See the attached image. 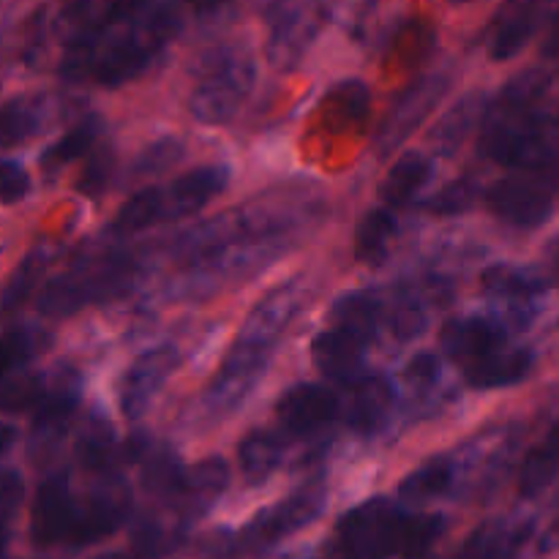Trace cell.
I'll use <instances>...</instances> for the list:
<instances>
[{
  "label": "cell",
  "instance_id": "1",
  "mask_svg": "<svg viewBox=\"0 0 559 559\" xmlns=\"http://www.w3.org/2000/svg\"><path fill=\"white\" fill-rule=\"evenodd\" d=\"M304 306L306 282L300 276L276 284L271 293H265V298L249 311L227 358L222 360L216 377L205 388V396H202L205 413H211L213 418L229 415L251 396L257 382L265 377L271 366L278 338L287 333Z\"/></svg>",
  "mask_w": 559,
  "mask_h": 559
},
{
  "label": "cell",
  "instance_id": "2",
  "mask_svg": "<svg viewBox=\"0 0 559 559\" xmlns=\"http://www.w3.org/2000/svg\"><path fill=\"white\" fill-rule=\"evenodd\" d=\"M120 27H123V33L118 38L104 41V49L96 63V74H93L98 85L104 87H118L140 76L153 60V55L178 33L180 14L173 0H158L145 14H140L129 25Z\"/></svg>",
  "mask_w": 559,
  "mask_h": 559
},
{
  "label": "cell",
  "instance_id": "3",
  "mask_svg": "<svg viewBox=\"0 0 559 559\" xmlns=\"http://www.w3.org/2000/svg\"><path fill=\"white\" fill-rule=\"evenodd\" d=\"M257 82V63L246 52H222V58L211 66L205 80L194 87L189 98V109L200 123L218 126L227 123L240 104L249 98Z\"/></svg>",
  "mask_w": 559,
  "mask_h": 559
},
{
  "label": "cell",
  "instance_id": "4",
  "mask_svg": "<svg viewBox=\"0 0 559 559\" xmlns=\"http://www.w3.org/2000/svg\"><path fill=\"white\" fill-rule=\"evenodd\" d=\"M404 513L393 502H364L338 524V544L344 559H388L402 551Z\"/></svg>",
  "mask_w": 559,
  "mask_h": 559
},
{
  "label": "cell",
  "instance_id": "5",
  "mask_svg": "<svg viewBox=\"0 0 559 559\" xmlns=\"http://www.w3.org/2000/svg\"><path fill=\"white\" fill-rule=\"evenodd\" d=\"M484 153L502 167H538L549 156V145L538 120L530 115L489 112L484 131Z\"/></svg>",
  "mask_w": 559,
  "mask_h": 559
},
{
  "label": "cell",
  "instance_id": "6",
  "mask_svg": "<svg viewBox=\"0 0 559 559\" xmlns=\"http://www.w3.org/2000/svg\"><path fill=\"white\" fill-rule=\"evenodd\" d=\"M451 87V76L448 74H431L409 85L402 96L393 102L388 115L382 118L380 129H377L374 145L380 156L393 153V147L402 145L420 123L431 115V109L442 102V96Z\"/></svg>",
  "mask_w": 559,
  "mask_h": 559
},
{
  "label": "cell",
  "instance_id": "7",
  "mask_svg": "<svg viewBox=\"0 0 559 559\" xmlns=\"http://www.w3.org/2000/svg\"><path fill=\"white\" fill-rule=\"evenodd\" d=\"M325 497L328 495L322 480L304 486V489L295 491L293 497H287L284 502H278V506L260 513V516L246 527L243 546L246 549H265V546L298 533L300 527H306V524H311L320 516L322 508H325Z\"/></svg>",
  "mask_w": 559,
  "mask_h": 559
},
{
  "label": "cell",
  "instance_id": "8",
  "mask_svg": "<svg viewBox=\"0 0 559 559\" xmlns=\"http://www.w3.org/2000/svg\"><path fill=\"white\" fill-rule=\"evenodd\" d=\"M178 360L180 355L173 344H162V347L142 353L120 380V413L129 420L142 418L164 388V382L169 380V374L178 369Z\"/></svg>",
  "mask_w": 559,
  "mask_h": 559
},
{
  "label": "cell",
  "instance_id": "9",
  "mask_svg": "<svg viewBox=\"0 0 559 559\" xmlns=\"http://www.w3.org/2000/svg\"><path fill=\"white\" fill-rule=\"evenodd\" d=\"M131 511V491L118 475L104 473L102 484L91 491L85 508H80L76 516V527L71 533V540L80 546L96 544V540L107 538L109 533L126 522Z\"/></svg>",
  "mask_w": 559,
  "mask_h": 559
},
{
  "label": "cell",
  "instance_id": "10",
  "mask_svg": "<svg viewBox=\"0 0 559 559\" xmlns=\"http://www.w3.org/2000/svg\"><path fill=\"white\" fill-rule=\"evenodd\" d=\"M80 516L74 495L66 475H49L38 486L36 502L31 511V535L38 546H55L60 540L71 538Z\"/></svg>",
  "mask_w": 559,
  "mask_h": 559
},
{
  "label": "cell",
  "instance_id": "11",
  "mask_svg": "<svg viewBox=\"0 0 559 559\" xmlns=\"http://www.w3.org/2000/svg\"><path fill=\"white\" fill-rule=\"evenodd\" d=\"M486 205L513 227H540L551 216V194L538 183L522 178L497 180L486 191Z\"/></svg>",
  "mask_w": 559,
  "mask_h": 559
},
{
  "label": "cell",
  "instance_id": "12",
  "mask_svg": "<svg viewBox=\"0 0 559 559\" xmlns=\"http://www.w3.org/2000/svg\"><path fill=\"white\" fill-rule=\"evenodd\" d=\"M271 20V41H267V60L276 69H295L314 38L317 25L306 14L298 0H276L267 14Z\"/></svg>",
  "mask_w": 559,
  "mask_h": 559
},
{
  "label": "cell",
  "instance_id": "13",
  "mask_svg": "<svg viewBox=\"0 0 559 559\" xmlns=\"http://www.w3.org/2000/svg\"><path fill=\"white\" fill-rule=\"evenodd\" d=\"M278 420L295 437H306L320 431L338 415V399L331 388L300 382L278 399Z\"/></svg>",
  "mask_w": 559,
  "mask_h": 559
},
{
  "label": "cell",
  "instance_id": "14",
  "mask_svg": "<svg viewBox=\"0 0 559 559\" xmlns=\"http://www.w3.org/2000/svg\"><path fill=\"white\" fill-rule=\"evenodd\" d=\"M80 402V377L69 366H60L52 374L44 377V393L38 407L33 409V429L36 437H44V442L52 437L63 435L71 413Z\"/></svg>",
  "mask_w": 559,
  "mask_h": 559
},
{
  "label": "cell",
  "instance_id": "15",
  "mask_svg": "<svg viewBox=\"0 0 559 559\" xmlns=\"http://www.w3.org/2000/svg\"><path fill=\"white\" fill-rule=\"evenodd\" d=\"M364 353L366 344L355 338L353 333L342 331V328L322 331L311 342V360H314V366L320 369L322 377L336 382L358 380L360 369H364Z\"/></svg>",
  "mask_w": 559,
  "mask_h": 559
},
{
  "label": "cell",
  "instance_id": "16",
  "mask_svg": "<svg viewBox=\"0 0 559 559\" xmlns=\"http://www.w3.org/2000/svg\"><path fill=\"white\" fill-rule=\"evenodd\" d=\"M227 180H229V169L218 167V164L191 169V173L180 175L178 180L169 183V189H164V197H167V222L169 218L200 213L213 197L222 194Z\"/></svg>",
  "mask_w": 559,
  "mask_h": 559
},
{
  "label": "cell",
  "instance_id": "17",
  "mask_svg": "<svg viewBox=\"0 0 559 559\" xmlns=\"http://www.w3.org/2000/svg\"><path fill=\"white\" fill-rule=\"evenodd\" d=\"M442 347L451 358L456 360H478L484 355L497 353L506 344V333L497 322L484 320V317H459V320H448L442 325Z\"/></svg>",
  "mask_w": 559,
  "mask_h": 559
},
{
  "label": "cell",
  "instance_id": "18",
  "mask_svg": "<svg viewBox=\"0 0 559 559\" xmlns=\"http://www.w3.org/2000/svg\"><path fill=\"white\" fill-rule=\"evenodd\" d=\"M489 118V102L484 93L473 91L459 98L431 129L429 142L440 156H453L467 142V136L478 129V123Z\"/></svg>",
  "mask_w": 559,
  "mask_h": 559
},
{
  "label": "cell",
  "instance_id": "19",
  "mask_svg": "<svg viewBox=\"0 0 559 559\" xmlns=\"http://www.w3.org/2000/svg\"><path fill=\"white\" fill-rule=\"evenodd\" d=\"M533 369V353L530 349H497L484 355L467 366V382L478 391H495L522 382Z\"/></svg>",
  "mask_w": 559,
  "mask_h": 559
},
{
  "label": "cell",
  "instance_id": "20",
  "mask_svg": "<svg viewBox=\"0 0 559 559\" xmlns=\"http://www.w3.org/2000/svg\"><path fill=\"white\" fill-rule=\"evenodd\" d=\"M393 409V388L385 377H364L355 382L349 396L347 424L358 435H374Z\"/></svg>",
  "mask_w": 559,
  "mask_h": 559
},
{
  "label": "cell",
  "instance_id": "21",
  "mask_svg": "<svg viewBox=\"0 0 559 559\" xmlns=\"http://www.w3.org/2000/svg\"><path fill=\"white\" fill-rule=\"evenodd\" d=\"M229 484V467L224 459L211 456L205 462L197 464L194 469L186 473V484L178 495V508L189 516H197V513L207 511L218 497L224 495Z\"/></svg>",
  "mask_w": 559,
  "mask_h": 559
},
{
  "label": "cell",
  "instance_id": "22",
  "mask_svg": "<svg viewBox=\"0 0 559 559\" xmlns=\"http://www.w3.org/2000/svg\"><path fill=\"white\" fill-rule=\"evenodd\" d=\"M96 304L93 300V289H91V278H87L85 267L82 262L76 267H71L69 273L63 276L52 278V282L44 287L41 298H38V311L49 320H63V317L76 314L82 306Z\"/></svg>",
  "mask_w": 559,
  "mask_h": 559
},
{
  "label": "cell",
  "instance_id": "23",
  "mask_svg": "<svg viewBox=\"0 0 559 559\" xmlns=\"http://www.w3.org/2000/svg\"><path fill=\"white\" fill-rule=\"evenodd\" d=\"M331 320L336 322V328L353 333L355 338H360L364 344H369L377 336L382 322V304L377 295L364 293H344L338 295L336 304H333Z\"/></svg>",
  "mask_w": 559,
  "mask_h": 559
},
{
  "label": "cell",
  "instance_id": "24",
  "mask_svg": "<svg viewBox=\"0 0 559 559\" xmlns=\"http://www.w3.org/2000/svg\"><path fill=\"white\" fill-rule=\"evenodd\" d=\"M535 27H538V9L533 0H522L513 3L506 14H500V25H497L495 36H491L489 55L495 60H511L527 47L533 38Z\"/></svg>",
  "mask_w": 559,
  "mask_h": 559
},
{
  "label": "cell",
  "instance_id": "25",
  "mask_svg": "<svg viewBox=\"0 0 559 559\" xmlns=\"http://www.w3.org/2000/svg\"><path fill=\"white\" fill-rule=\"evenodd\" d=\"M530 530H533V524H513L495 519V522L475 530L464 555L467 559H513L524 540L530 538Z\"/></svg>",
  "mask_w": 559,
  "mask_h": 559
},
{
  "label": "cell",
  "instance_id": "26",
  "mask_svg": "<svg viewBox=\"0 0 559 559\" xmlns=\"http://www.w3.org/2000/svg\"><path fill=\"white\" fill-rule=\"evenodd\" d=\"M284 445L273 431L254 429L240 440L238 445V464L240 473L249 484H265L276 467L282 464Z\"/></svg>",
  "mask_w": 559,
  "mask_h": 559
},
{
  "label": "cell",
  "instance_id": "27",
  "mask_svg": "<svg viewBox=\"0 0 559 559\" xmlns=\"http://www.w3.org/2000/svg\"><path fill=\"white\" fill-rule=\"evenodd\" d=\"M431 178V162L420 153H404L391 169H388L385 180H382V200L391 207H402L415 200L420 189L429 183Z\"/></svg>",
  "mask_w": 559,
  "mask_h": 559
},
{
  "label": "cell",
  "instance_id": "28",
  "mask_svg": "<svg viewBox=\"0 0 559 559\" xmlns=\"http://www.w3.org/2000/svg\"><path fill=\"white\" fill-rule=\"evenodd\" d=\"M158 222H167V197H164V189H142L120 205L109 229H112V235H136Z\"/></svg>",
  "mask_w": 559,
  "mask_h": 559
},
{
  "label": "cell",
  "instance_id": "29",
  "mask_svg": "<svg viewBox=\"0 0 559 559\" xmlns=\"http://www.w3.org/2000/svg\"><path fill=\"white\" fill-rule=\"evenodd\" d=\"M186 473L189 469H183L180 459L169 448H158V451H147L145 462H142V486L153 497L178 500L186 484Z\"/></svg>",
  "mask_w": 559,
  "mask_h": 559
},
{
  "label": "cell",
  "instance_id": "30",
  "mask_svg": "<svg viewBox=\"0 0 559 559\" xmlns=\"http://www.w3.org/2000/svg\"><path fill=\"white\" fill-rule=\"evenodd\" d=\"M453 475H456V469H453L451 459H431V462H426L424 467L413 469V473L402 480L399 495H402L407 502L435 500V497H442L448 489H451Z\"/></svg>",
  "mask_w": 559,
  "mask_h": 559
},
{
  "label": "cell",
  "instance_id": "31",
  "mask_svg": "<svg viewBox=\"0 0 559 559\" xmlns=\"http://www.w3.org/2000/svg\"><path fill=\"white\" fill-rule=\"evenodd\" d=\"M393 233H396V218L391 213L369 211L360 218L358 233H355V257L369 265H380L385 260Z\"/></svg>",
  "mask_w": 559,
  "mask_h": 559
},
{
  "label": "cell",
  "instance_id": "32",
  "mask_svg": "<svg viewBox=\"0 0 559 559\" xmlns=\"http://www.w3.org/2000/svg\"><path fill=\"white\" fill-rule=\"evenodd\" d=\"M484 289L497 298H513L516 304L535 298L538 293H544V278L535 276L533 271H524V267L513 265H495L480 276Z\"/></svg>",
  "mask_w": 559,
  "mask_h": 559
},
{
  "label": "cell",
  "instance_id": "33",
  "mask_svg": "<svg viewBox=\"0 0 559 559\" xmlns=\"http://www.w3.org/2000/svg\"><path fill=\"white\" fill-rule=\"evenodd\" d=\"M546 87H549V76H546L544 71H524V74L513 76V80L508 82L506 91H502L500 98L495 102V107H489V112L530 115L535 104H538V98L546 93Z\"/></svg>",
  "mask_w": 559,
  "mask_h": 559
},
{
  "label": "cell",
  "instance_id": "34",
  "mask_svg": "<svg viewBox=\"0 0 559 559\" xmlns=\"http://www.w3.org/2000/svg\"><path fill=\"white\" fill-rule=\"evenodd\" d=\"M98 131H102V120L98 118L82 120L76 129H71L69 134L60 136L55 145H49L47 151L41 153V167L49 169V173H58L63 164H69V162H74V158L91 153L93 142L98 140Z\"/></svg>",
  "mask_w": 559,
  "mask_h": 559
},
{
  "label": "cell",
  "instance_id": "35",
  "mask_svg": "<svg viewBox=\"0 0 559 559\" xmlns=\"http://www.w3.org/2000/svg\"><path fill=\"white\" fill-rule=\"evenodd\" d=\"M76 456H80L82 467L93 469V473H107L115 462V440L112 429L104 418L93 415L82 429L80 442H76Z\"/></svg>",
  "mask_w": 559,
  "mask_h": 559
},
{
  "label": "cell",
  "instance_id": "36",
  "mask_svg": "<svg viewBox=\"0 0 559 559\" xmlns=\"http://www.w3.org/2000/svg\"><path fill=\"white\" fill-rule=\"evenodd\" d=\"M371 93L360 80H342L328 91L325 109L342 123H358L369 112Z\"/></svg>",
  "mask_w": 559,
  "mask_h": 559
},
{
  "label": "cell",
  "instance_id": "37",
  "mask_svg": "<svg viewBox=\"0 0 559 559\" xmlns=\"http://www.w3.org/2000/svg\"><path fill=\"white\" fill-rule=\"evenodd\" d=\"M557 475H559V459L555 456V451H551L549 445L533 448L522 464L519 489H522V495L527 497V500H533V497H538L540 491H546L551 484H555Z\"/></svg>",
  "mask_w": 559,
  "mask_h": 559
},
{
  "label": "cell",
  "instance_id": "38",
  "mask_svg": "<svg viewBox=\"0 0 559 559\" xmlns=\"http://www.w3.org/2000/svg\"><path fill=\"white\" fill-rule=\"evenodd\" d=\"M44 338L41 333H36L33 328H11L3 336V355H0V366H3V377L16 374V371H25V366L41 349Z\"/></svg>",
  "mask_w": 559,
  "mask_h": 559
},
{
  "label": "cell",
  "instance_id": "39",
  "mask_svg": "<svg viewBox=\"0 0 559 559\" xmlns=\"http://www.w3.org/2000/svg\"><path fill=\"white\" fill-rule=\"evenodd\" d=\"M442 530H445V519L442 516H407L404 519L402 551L399 555L407 559L424 557L435 546V540L440 538Z\"/></svg>",
  "mask_w": 559,
  "mask_h": 559
},
{
  "label": "cell",
  "instance_id": "40",
  "mask_svg": "<svg viewBox=\"0 0 559 559\" xmlns=\"http://www.w3.org/2000/svg\"><path fill=\"white\" fill-rule=\"evenodd\" d=\"M480 186L469 178H459L453 183L442 186L429 202V211L435 216H459V213H467L469 207L478 202Z\"/></svg>",
  "mask_w": 559,
  "mask_h": 559
},
{
  "label": "cell",
  "instance_id": "41",
  "mask_svg": "<svg viewBox=\"0 0 559 559\" xmlns=\"http://www.w3.org/2000/svg\"><path fill=\"white\" fill-rule=\"evenodd\" d=\"M44 393V377L16 371V377H5L3 382V409L5 413H22V409H36Z\"/></svg>",
  "mask_w": 559,
  "mask_h": 559
},
{
  "label": "cell",
  "instance_id": "42",
  "mask_svg": "<svg viewBox=\"0 0 559 559\" xmlns=\"http://www.w3.org/2000/svg\"><path fill=\"white\" fill-rule=\"evenodd\" d=\"M44 271H47V254H41V251H33V254H27L25 260L20 262V267H16L14 276H11L9 287H5V311L16 309V306L33 293V287H36L38 278L44 276Z\"/></svg>",
  "mask_w": 559,
  "mask_h": 559
},
{
  "label": "cell",
  "instance_id": "43",
  "mask_svg": "<svg viewBox=\"0 0 559 559\" xmlns=\"http://www.w3.org/2000/svg\"><path fill=\"white\" fill-rule=\"evenodd\" d=\"M38 129V115L22 98H11L3 107V147H14L20 142H25L27 136H33V131Z\"/></svg>",
  "mask_w": 559,
  "mask_h": 559
},
{
  "label": "cell",
  "instance_id": "44",
  "mask_svg": "<svg viewBox=\"0 0 559 559\" xmlns=\"http://www.w3.org/2000/svg\"><path fill=\"white\" fill-rule=\"evenodd\" d=\"M180 158H183V142L173 140V136H164V140H156L153 145H147L140 156H136L134 173L136 175L164 173V169L175 167Z\"/></svg>",
  "mask_w": 559,
  "mask_h": 559
},
{
  "label": "cell",
  "instance_id": "45",
  "mask_svg": "<svg viewBox=\"0 0 559 559\" xmlns=\"http://www.w3.org/2000/svg\"><path fill=\"white\" fill-rule=\"evenodd\" d=\"M391 328L402 342H409V338L420 336L426 331V314L420 309L418 300L413 298H399L396 309H393Z\"/></svg>",
  "mask_w": 559,
  "mask_h": 559
},
{
  "label": "cell",
  "instance_id": "46",
  "mask_svg": "<svg viewBox=\"0 0 559 559\" xmlns=\"http://www.w3.org/2000/svg\"><path fill=\"white\" fill-rule=\"evenodd\" d=\"M109 175H112V153L93 151L76 186H80V191L85 197H98L104 191V186H107Z\"/></svg>",
  "mask_w": 559,
  "mask_h": 559
},
{
  "label": "cell",
  "instance_id": "47",
  "mask_svg": "<svg viewBox=\"0 0 559 559\" xmlns=\"http://www.w3.org/2000/svg\"><path fill=\"white\" fill-rule=\"evenodd\" d=\"M134 557L136 559H158L167 551V533L162 530V524L153 522V519H142L134 527Z\"/></svg>",
  "mask_w": 559,
  "mask_h": 559
},
{
  "label": "cell",
  "instance_id": "48",
  "mask_svg": "<svg viewBox=\"0 0 559 559\" xmlns=\"http://www.w3.org/2000/svg\"><path fill=\"white\" fill-rule=\"evenodd\" d=\"M158 0H109L104 14L98 16L104 25V31H115L120 25H129L131 20H136L140 14H145L151 5H156Z\"/></svg>",
  "mask_w": 559,
  "mask_h": 559
},
{
  "label": "cell",
  "instance_id": "49",
  "mask_svg": "<svg viewBox=\"0 0 559 559\" xmlns=\"http://www.w3.org/2000/svg\"><path fill=\"white\" fill-rule=\"evenodd\" d=\"M31 189V178H27L25 167L16 162H3L0 164V200L3 205H14Z\"/></svg>",
  "mask_w": 559,
  "mask_h": 559
},
{
  "label": "cell",
  "instance_id": "50",
  "mask_svg": "<svg viewBox=\"0 0 559 559\" xmlns=\"http://www.w3.org/2000/svg\"><path fill=\"white\" fill-rule=\"evenodd\" d=\"M22 478L14 473V469H5L3 478H0V513H3V527L9 530V524L14 522L16 508L22 506Z\"/></svg>",
  "mask_w": 559,
  "mask_h": 559
},
{
  "label": "cell",
  "instance_id": "51",
  "mask_svg": "<svg viewBox=\"0 0 559 559\" xmlns=\"http://www.w3.org/2000/svg\"><path fill=\"white\" fill-rule=\"evenodd\" d=\"M404 377H407L409 385L431 388L437 382V377H440V360L431 353L415 355L407 364V369H404Z\"/></svg>",
  "mask_w": 559,
  "mask_h": 559
},
{
  "label": "cell",
  "instance_id": "52",
  "mask_svg": "<svg viewBox=\"0 0 559 559\" xmlns=\"http://www.w3.org/2000/svg\"><path fill=\"white\" fill-rule=\"evenodd\" d=\"M559 549V516L551 522V527L546 530L544 538H540V551H557Z\"/></svg>",
  "mask_w": 559,
  "mask_h": 559
},
{
  "label": "cell",
  "instance_id": "53",
  "mask_svg": "<svg viewBox=\"0 0 559 559\" xmlns=\"http://www.w3.org/2000/svg\"><path fill=\"white\" fill-rule=\"evenodd\" d=\"M546 52L559 55V20L555 22V27H551V36L549 41H546Z\"/></svg>",
  "mask_w": 559,
  "mask_h": 559
},
{
  "label": "cell",
  "instance_id": "54",
  "mask_svg": "<svg viewBox=\"0 0 559 559\" xmlns=\"http://www.w3.org/2000/svg\"><path fill=\"white\" fill-rule=\"evenodd\" d=\"M546 445H549L551 451H555V456L559 459V424L555 426V429H551V435H549V440H546Z\"/></svg>",
  "mask_w": 559,
  "mask_h": 559
},
{
  "label": "cell",
  "instance_id": "55",
  "mask_svg": "<svg viewBox=\"0 0 559 559\" xmlns=\"http://www.w3.org/2000/svg\"><path fill=\"white\" fill-rule=\"evenodd\" d=\"M197 3H200V5H216V3H222V0H197Z\"/></svg>",
  "mask_w": 559,
  "mask_h": 559
},
{
  "label": "cell",
  "instance_id": "56",
  "mask_svg": "<svg viewBox=\"0 0 559 559\" xmlns=\"http://www.w3.org/2000/svg\"><path fill=\"white\" fill-rule=\"evenodd\" d=\"M96 559H126L123 555H102V557H96Z\"/></svg>",
  "mask_w": 559,
  "mask_h": 559
},
{
  "label": "cell",
  "instance_id": "57",
  "mask_svg": "<svg viewBox=\"0 0 559 559\" xmlns=\"http://www.w3.org/2000/svg\"><path fill=\"white\" fill-rule=\"evenodd\" d=\"M451 3H469V0H451Z\"/></svg>",
  "mask_w": 559,
  "mask_h": 559
}]
</instances>
